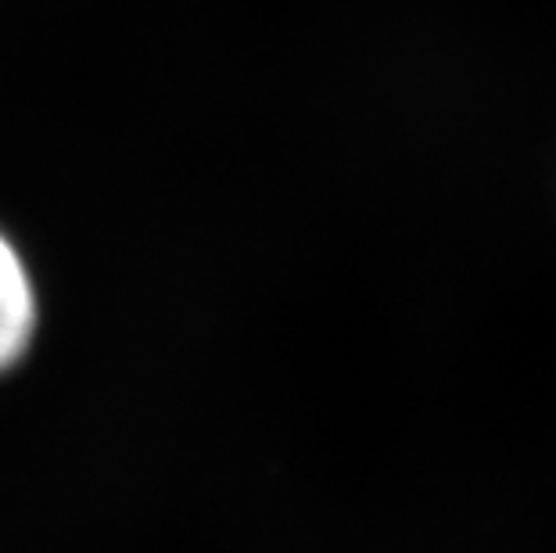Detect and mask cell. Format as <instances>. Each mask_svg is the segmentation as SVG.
Returning <instances> with one entry per match:
<instances>
[{
	"label": "cell",
	"mask_w": 556,
	"mask_h": 553,
	"mask_svg": "<svg viewBox=\"0 0 556 553\" xmlns=\"http://www.w3.org/2000/svg\"><path fill=\"white\" fill-rule=\"evenodd\" d=\"M37 331V291L18 249L0 234V374L26 356Z\"/></svg>",
	"instance_id": "obj_1"
}]
</instances>
